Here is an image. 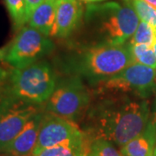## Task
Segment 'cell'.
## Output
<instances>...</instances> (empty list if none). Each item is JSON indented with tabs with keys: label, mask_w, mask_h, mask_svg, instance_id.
<instances>
[{
	"label": "cell",
	"mask_w": 156,
	"mask_h": 156,
	"mask_svg": "<svg viewBox=\"0 0 156 156\" xmlns=\"http://www.w3.org/2000/svg\"><path fill=\"white\" fill-rule=\"evenodd\" d=\"M5 83H0V97L3 95L4 92H5Z\"/></svg>",
	"instance_id": "cell-24"
},
{
	"label": "cell",
	"mask_w": 156,
	"mask_h": 156,
	"mask_svg": "<svg viewBox=\"0 0 156 156\" xmlns=\"http://www.w3.org/2000/svg\"><path fill=\"white\" fill-rule=\"evenodd\" d=\"M124 3L133 8L140 21L150 24L156 30V8L144 0H124Z\"/></svg>",
	"instance_id": "cell-17"
},
{
	"label": "cell",
	"mask_w": 156,
	"mask_h": 156,
	"mask_svg": "<svg viewBox=\"0 0 156 156\" xmlns=\"http://www.w3.org/2000/svg\"><path fill=\"white\" fill-rule=\"evenodd\" d=\"M85 134L86 132L79 128L75 121L47 111L43 117L38 139L31 154H37L45 148L82 138Z\"/></svg>",
	"instance_id": "cell-9"
},
{
	"label": "cell",
	"mask_w": 156,
	"mask_h": 156,
	"mask_svg": "<svg viewBox=\"0 0 156 156\" xmlns=\"http://www.w3.org/2000/svg\"><path fill=\"white\" fill-rule=\"evenodd\" d=\"M153 118H154V120L155 121V122H156V98H155V103H154V116H153Z\"/></svg>",
	"instance_id": "cell-26"
},
{
	"label": "cell",
	"mask_w": 156,
	"mask_h": 156,
	"mask_svg": "<svg viewBox=\"0 0 156 156\" xmlns=\"http://www.w3.org/2000/svg\"><path fill=\"white\" fill-rule=\"evenodd\" d=\"M90 156H123V154L117 150L112 142L97 139L93 140Z\"/></svg>",
	"instance_id": "cell-19"
},
{
	"label": "cell",
	"mask_w": 156,
	"mask_h": 156,
	"mask_svg": "<svg viewBox=\"0 0 156 156\" xmlns=\"http://www.w3.org/2000/svg\"><path fill=\"white\" fill-rule=\"evenodd\" d=\"M54 47L49 37L30 25H24L7 46L4 60L14 69H22L41 61L50 55Z\"/></svg>",
	"instance_id": "cell-6"
},
{
	"label": "cell",
	"mask_w": 156,
	"mask_h": 156,
	"mask_svg": "<svg viewBox=\"0 0 156 156\" xmlns=\"http://www.w3.org/2000/svg\"><path fill=\"white\" fill-rule=\"evenodd\" d=\"M145 2H147V4H149L150 5L154 6V8H156V0H144Z\"/></svg>",
	"instance_id": "cell-25"
},
{
	"label": "cell",
	"mask_w": 156,
	"mask_h": 156,
	"mask_svg": "<svg viewBox=\"0 0 156 156\" xmlns=\"http://www.w3.org/2000/svg\"><path fill=\"white\" fill-rule=\"evenodd\" d=\"M5 3L14 28L20 30L28 23L25 0H5Z\"/></svg>",
	"instance_id": "cell-15"
},
{
	"label": "cell",
	"mask_w": 156,
	"mask_h": 156,
	"mask_svg": "<svg viewBox=\"0 0 156 156\" xmlns=\"http://www.w3.org/2000/svg\"><path fill=\"white\" fill-rule=\"evenodd\" d=\"M44 112L36 114L25 124L21 132L11 142V144L0 154L7 156H30L36 147L38 139L39 130Z\"/></svg>",
	"instance_id": "cell-11"
},
{
	"label": "cell",
	"mask_w": 156,
	"mask_h": 156,
	"mask_svg": "<svg viewBox=\"0 0 156 156\" xmlns=\"http://www.w3.org/2000/svg\"><path fill=\"white\" fill-rule=\"evenodd\" d=\"M0 156H7L5 154H0Z\"/></svg>",
	"instance_id": "cell-29"
},
{
	"label": "cell",
	"mask_w": 156,
	"mask_h": 156,
	"mask_svg": "<svg viewBox=\"0 0 156 156\" xmlns=\"http://www.w3.org/2000/svg\"><path fill=\"white\" fill-rule=\"evenodd\" d=\"M156 144V122L152 118L144 131L122 147L123 156H153Z\"/></svg>",
	"instance_id": "cell-12"
},
{
	"label": "cell",
	"mask_w": 156,
	"mask_h": 156,
	"mask_svg": "<svg viewBox=\"0 0 156 156\" xmlns=\"http://www.w3.org/2000/svg\"><path fill=\"white\" fill-rule=\"evenodd\" d=\"M152 48H153V50H154V55H155V57H156V41L154 42V44H153L152 46Z\"/></svg>",
	"instance_id": "cell-27"
},
{
	"label": "cell",
	"mask_w": 156,
	"mask_h": 156,
	"mask_svg": "<svg viewBox=\"0 0 156 156\" xmlns=\"http://www.w3.org/2000/svg\"><path fill=\"white\" fill-rule=\"evenodd\" d=\"M155 41V29L146 22L140 21L138 27L128 43L133 44H146L152 47Z\"/></svg>",
	"instance_id": "cell-18"
},
{
	"label": "cell",
	"mask_w": 156,
	"mask_h": 156,
	"mask_svg": "<svg viewBox=\"0 0 156 156\" xmlns=\"http://www.w3.org/2000/svg\"><path fill=\"white\" fill-rule=\"evenodd\" d=\"M84 15L97 39L96 44H127L140 21L131 6L118 2L89 4Z\"/></svg>",
	"instance_id": "cell-2"
},
{
	"label": "cell",
	"mask_w": 156,
	"mask_h": 156,
	"mask_svg": "<svg viewBox=\"0 0 156 156\" xmlns=\"http://www.w3.org/2000/svg\"><path fill=\"white\" fill-rule=\"evenodd\" d=\"M56 0H44L32 12L28 24L47 37H53L56 24Z\"/></svg>",
	"instance_id": "cell-13"
},
{
	"label": "cell",
	"mask_w": 156,
	"mask_h": 156,
	"mask_svg": "<svg viewBox=\"0 0 156 156\" xmlns=\"http://www.w3.org/2000/svg\"><path fill=\"white\" fill-rule=\"evenodd\" d=\"M134 62L140 63L156 69V57L153 48L146 44H133L128 43Z\"/></svg>",
	"instance_id": "cell-16"
},
{
	"label": "cell",
	"mask_w": 156,
	"mask_h": 156,
	"mask_svg": "<svg viewBox=\"0 0 156 156\" xmlns=\"http://www.w3.org/2000/svg\"><path fill=\"white\" fill-rule=\"evenodd\" d=\"M81 1L82 3H85L87 5L89 4H95V3H101V2H104L106 0H79Z\"/></svg>",
	"instance_id": "cell-22"
},
{
	"label": "cell",
	"mask_w": 156,
	"mask_h": 156,
	"mask_svg": "<svg viewBox=\"0 0 156 156\" xmlns=\"http://www.w3.org/2000/svg\"><path fill=\"white\" fill-rule=\"evenodd\" d=\"M56 87V74L46 61L14 69L5 83V92L18 100L41 105L47 102Z\"/></svg>",
	"instance_id": "cell-4"
},
{
	"label": "cell",
	"mask_w": 156,
	"mask_h": 156,
	"mask_svg": "<svg viewBox=\"0 0 156 156\" xmlns=\"http://www.w3.org/2000/svg\"><path fill=\"white\" fill-rule=\"evenodd\" d=\"M84 9L79 0H56V24L53 37L66 38L83 19Z\"/></svg>",
	"instance_id": "cell-10"
},
{
	"label": "cell",
	"mask_w": 156,
	"mask_h": 156,
	"mask_svg": "<svg viewBox=\"0 0 156 156\" xmlns=\"http://www.w3.org/2000/svg\"><path fill=\"white\" fill-rule=\"evenodd\" d=\"M156 69L140 63L133 62L117 75L98 83L101 94L133 95L147 99L154 89Z\"/></svg>",
	"instance_id": "cell-5"
},
{
	"label": "cell",
	"mask_w": 156,
	"mask_h": 156,
	"mask_svg": "<svg viewBox=\"0 0 156 156\" xmlns=\"http://www.w3.org/2000/svg\"><path fill=\"white\" fill-rule=\"evenodd\" d=\"M149 115V103L145 99L110 95L90 107L85 132L93 140L103 139L122 147L144 131Z\"/></svg>",
	"instance_id": "cell-1"
},
{
	"label": "cell",
	"mask_w": 156,
	"mask_h": 156,
	"mask_svg": "<svg viewBox=\"0 0 156 156\" xmlns=\"http://www.w3.org/2000/svg\"><path fill=\"white\" fill-rule=\"evenodd\" d=\"M90 94L79 76L64 79L56 85L47 101L46 111L76 121L90 103Z\"/></svg>",
	"instance_id": "cell-7"
},
{
	"label": "cell",
	"mask_w": 156,
	"mask_h": 156,
	"mask_svg": "<svg viewBox=\"0 0 156 156\" xmlns=\"http://www.w3.org/2000/svg\"><path fill=\"white\" fill-rule=\"evenodd\" d=\"M155 35H156V30H155Z\"/></svg>",
	"instance_id": "cell-30"
},
{
	"label": "cell",
	"mask_w": 156,
	"mask_h": 156,
	"mask_svg": "<svg viewBox=\"0 0 156 156\" xmlns=\"http://www.w3.org/2000/svg\"><path fill=\"white\" fill-rule=\"evenodd\" d=\"M41 105L29 103L5 92L0 97V153L5 149L32 117L42 111Z\"/></svg>",
	"instance_id": "cell-8"
},
{
	"label": "cell",
	"mask_w": 156,
	"mask_h": 156,
	"mask_svg": "<svg viewBox=\"0 0 156 156\" xmlns=\"http://www.w3.org/2000/svg\"><path fill=\"white\" fill-rule=\"evenodd\" d=\"M6 52H7V47H4V48H1L0 49V60L5 59Z\"/></svg>",
	"instance_id": "cell-23"
},
{
	"label": "cell",
	"mask_w": 156,
	"mask_h": 156,
	"mask_svg": "<svg viewBox=\"0 0 156 156\" xmlns=\"http://www.w3.org/2000/svg\"><path fill=\"white\" fill-rule=\"evenodd\" d=\"M9 76L10 73L8 72V70L0 66V83H5V81H7V79L9 78Z\"/></svg>",
	"instance_id": "cell-21"
},
{
	"label": "cell",
	"mask_w": 156,
	"mask_h": 156,
	"mask_svg": "<svg viewBox=\"0 0 156 156\" xmlns=\"http://www.w3.org/2000/svg\"><path fill=\"white\" fill-rule=\"evenodd\" d=\"M93 140L86 133L83 137L45 148L30 156H90Z\"/></svg>",
	"instance_id": "cell-14"
},
{
	"label": "cell",
	"mask_w": 156,
	"mask_h": 156,
	"mask_svg": "<svg viewBox=\"0 0 156 156\" xmlns=\"http://www.w3.org/2000/svg\"><path fill=\"white\" fill-rule=\"evenodd\" d=\"M44 0H25L26 2V10H27V19L29 21V18L30 17V15L32 14L34 10L40 5Z\"/></svg>",
	"instance_id": "cell-20"
},
{
	"label": "cell",
	"mask_w": 156,
	"mask_h": 156,
	"mask_svg": "<svg viewBox=\"0 0 156 156\" xmlns=\"http://www.w3.org/2000/svg\"><path fill=\"white\" fill-rule=\"evenodd\" d=\"M134 62L128 44H95L87 46L72 60V69L80 77L99 83L117 75Z\"/></svg>",
	"instance_id": "cell-3"
},
{
	"label": "cell",
	"mask_w": 156,
	"mask_h": 156,
	"mask_svg": "<svg viewBox=\"0 0 156 156\" xmlns=\"http://www.w3.org/2000/svg\"><path fill=\"white\" fill-rule=\"evenodd\" d=\"M153 156H156V146L155 147H154V154H153Z\"/></svg>",
	"instance_id": "cell-28"
}]
</instances>
